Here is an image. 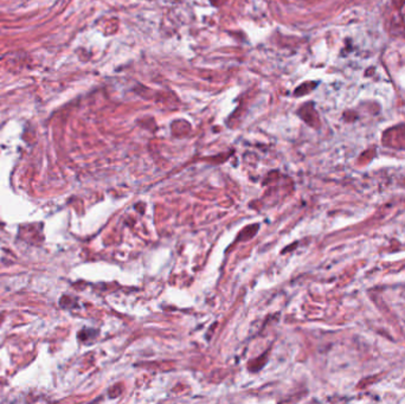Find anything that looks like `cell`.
<instances>
[{
	"instance_id": "obj_1",
	"label": "cell",
	"mask_w": 405,
	"mask_h": 404,
	"mask_svg": "<svg viewBox=\"0 0 405 404\" xmlns=\"http://www.w3.org/2000/svg\"><path fill=\"white\" fill-rule=\"evenodd\" d=\"M210 2L213 6H220L225 0H210Z\"/></svg>"
}]
</instances>
